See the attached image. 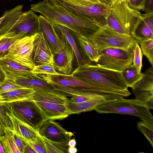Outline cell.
<instances>
[{"instance_id": "cell-45", "label": "cell", "mask_w": 153, "mask_h": 153, "mask_svg": "<svg viewBox=\"0 0 153 153\" xmlns=\"http://www.w3.org/2000/svg\"><path fill=\"white\" fill-rule=\"evenodd\" d=\"M68 145L69 147H75L76 146V142L74 138L70 139L68 141Z\"/></svg>"}, {"instance_id": "cell-8", "label": "cell", "mask_w": 153, "mask_h": 153, "mask_svg": "<svg viewBox=\"0 0 153 153\" xmlns=\"http://www.w3.org/2000/svg\"><path fill=\"white\" fill-rule=\"evenodd\" d=\"M88 39L99 51L108 48L133 49L139 42L132 36L118 33L107 25L100 27Z\"/></svg>"}, {"instance_id": "cell-27", "label": "cell", "mask_w": 153, "mask_h": 153, "mask_svg": "<svg viewBox=\"0 0 153 153\" xmlns=\"http://www.w3.org/2000/svg\"><path fill=\"white\" fill-rule=\"evenodd\" d=\"M42 137L45 142L47 153H68V150L69 147L68 142H54Z\"/></svg>"}, {"instance_id": "cell-36", "label": "cell", "mask_w": 153, "mask_h": 153, "mask_svg": "<svg viewBox=\"0 0 153 153\" xmlns=\"http://www.w3.org/2000/svg\"><path fill=\"white\" fill-rule=\"evenodd\" d=\"M13 132V136L15 144L20 153H24L25 147L27 146V143L18 134L14 131H11Z\"/></svg>"}, {"instance_id": "cell-21", "label": "cell", "mask_w": 153, "mask_h": 153, "mask_svg": "<svg viewBox=\"0 0 153 153\" xmlns=\"http://www.w3.org/2000/svg\"><path fill=\"white\" fill-rule=\"evenodd\" d=\"M6 114L10 120L14 131L24 139L33 141L39 134L33 128L18 119L9 112Z\"/></svg>"}, {"instance_id": "cell-2", "label": "cell", "mask_w": 153, "mask_h": 153, "mask_svg": "<svg viewBox=\"0 0 153 153\" xmlns=\"http://www.w3.org/2000/svg\"><path fill=\"white\" fill-rule=\"evenodd\" d=\"M71 74L82 81L111 90L131 95L121 71L90 64L78 66Z\"/></svg>"}, {"instance_id": "cell-31", "label": "cell", "mask_w": 153, "mask_h": 153, "mask_svg": "<svg viewBox=\"0 0 153 153\" xmlns=\"http://www.w3.org/2000/svg\"><path fill=\"white\" fill-rule=\"evenodd\" d=\"M35 74L45 78L47 76L58 74L54 67L48 64H42L35 66L32 71Z\"/></svg>"}, {"instance_id": "cell-7", "label": "cell", "mask_w": 153, "mask_h": 153, "mask_svg": "<svg viewBox=\"0 0 153 153\" xmlns=\"http://www.w3.org/2000/svg\"><path fill=\"white\" fill-rule=\"evenodd\" d=\"M99 113H115L139 117L141 120L153 123V117L148 108L134 99L123 98L104 103L94 110Z\"/></svg>"}, {"instance_id": "cell-1", "label": "cell", "mask_w": 153, "mask_h": 153, "mask_svg": "<svg viewBox=\"0 0 153 153\" xmlns=\"http://www.w3.org/2000/svg\"><path fill=\"white\" fill-rule=\"evenodd\" d=\"M30 6L32 11L40 13L50 22L63 25L88 38L100 29L95 22L72 13L50 0H42Z\"/></svg>"}, {"instance_id": "cell-22", "label": "cell", "mask_w": 153, "mask_h": 153, "mask_svg": "<svg viewBox=\"0 0 153 153\" xmlns=\"http://www.w3.org/2000/svg\"><path fill=\"white\" fill-rule=\"evenodd\" d=\"M0 66L4 73L11 75H24L33 71L32 69L19 64L5 56L0 58Z\"/></svg>"}, {"instance_id": "cell-30", "label": "cell", "mask_w": 153, "mask_h": 153, "mask_svg": "<svg viewBox=\"0 0 153 153\" xmlns=\"http://www.w3.org/2000/svg\"><path fill=\"white\" fill-rule=\"evenodd\" d=\"M139 44L143 54L153 67V39L139 41Z\"/></svg>"}, {"instance_id": "cell-17", "label": "cell", "mask_w": 153, "mask_h": 153, "mask_svg": "<svg viewBox=\"0 0 153 153\" xmlns=\"http://www.w3.org/2000/svg\"><path fill=\"white\" fill-rule=\"evenodd\" d=\"M59 34L63 37L65 45L61 49L53 53L54 68L60 73L65 75L71 74L73 72V62L74 53L64 37Z\"/></svg>"}, {"instance_id": "cell-20", "label": "cell", "mask_w": 153, "mask_h": 153, "mask_svg": "<svg viewBox=\"0 0 153 153\" xmlns=\"http://www.w3.org/2000/svg\"><path fill=\"white\" fill-rule=\"evenodd\" d=\"M104 98H94L80 103H76L67 99L66 106L69 115L94 110L101 105L108 102Z\"/></svg>"}, {"instance_id": "cell-35", "label": "cell", "mask_w": 153, "mask_h": 153, "mask_svg": "<svg viewBox=\"0 0 153 153\" xmlns=\"http://www.w3.org/2000/svg\"><path fill=\"white\" fill-rule=\"evenodd\" d=\"M133 51L134 52L133 64L136 67L138 72L141 73V69L142 66L143 53L138 43H137L135 45Z\"/></svg>"}, {"instance_id": "cell-18", "label": "cell", "mask_w": 153, "mask_h": 153, "mask_svg": "<svg viewBox=\"0 0 153 153\" xmlns=\"http://www.w3.org/2000/svg\"><path fill=\"white\" fill-rule=\"evenodd\" d=\"M4 74L5 76L25 88L34 90L40 89L53 91L56 89L54 85L48 80L34 74L32 71L27 74L19 76L9 75L5 73Z\"/></svg>"}, {"instance_id": "cell-26", "label": "cell", "mask_w": 153, "mask_h": 153, "mask_svg": "<svg viewBox=\"0 0 153 153\" xmlns=\"http://www.w3.org/2000/svg\"><path fill=\"white\" fill-rule=\"evenodd\" d=\"M132 36L139 41L153 39L152 32L142 19L132 34Z\"/></svg>"}, {"instance_id": "cell-15", "label": "cell", "mask_w": 153, "mask_h": 153, "mask_svg": "<svg viewBox=\"0 0 153 153\" xmlns=\"http://www.w3.org/2000/svg\"><path fill=\"white\" fill-rule=\"evenodd\" d=\"M38 133L49 140L58 143L68 142L74 136L73 133L67 131L59 123L51 120L44 122Z\"/></svg>"}, {"instance_id": "cell-6", "label": "cell", "mask_w": 153, "mask_h": 153, "mask_svg": "<svg viewBox=\"0 0 153 153\" xmlns=\"http://www.w3.org/2000/svg\"><path fill=\"white\" fill-rule=\"evenodd\" d=\"M6 112L11 114L27 124L38 133L46 120L35 102L31 99L12 102L3 104Z\"/></svg>"}, {"instance_id": "cell-48", "label": "cell", "mask_w": 153, "mask_h": 153, "mask_svg": "<svg viewBox=\"0 0 153 153\" xmlns=\"http://www.w3.org/2000/svg\"><path fill=\"white\" fill-rule=\"evenodd\" d=\"M4 18V16L3 15H2V17L0 18V24L2 20V19H3Z\"/></svg>"}, {"instance_id": "cell-43", "label": "cell", "mask_w": 153, "mask_h": 153, "mask_svg": "<svg viewBox=\"0 0 153 153\" xmlns=\"http://www.w3.org/2000/svg\"><path fill=\"white\" fill-rule=\"evenodd\" d=\"M24 153H37V152L32 147L27 144L24 148Z\"/></svg>"}, {"instance_id": "cell-11", "label": "cell", "mask_w": 153, "mask_h": 153, "mask_svg": "<svg viewBox=\"0 0 153 153\" xmlns=\"http://www.w3.org/2000/svg\"><path fill=\"white\" fill-rule=\"evenodd\" d=\"M34 36L25 37L16 41L10 47L5 56L33 70L36 66L33 59Z\"/></svg>"}, {"instance_id": "cell-46", "label": "cell", "mask_w": 153, "mask_h": 153, "mask_svg": "<svg viewBox=\"0 0 153 153\" xmlns=\"http://www.w3.org/2000/svg\"><path fill=\"white\" fill-rule=\"evenodd\" d=\"M68 151V153H76L77 151V150L75 147H69Z\"/></svg>"}, {"instance_id": "cell-33", "label": "cell", "mask_w": 153, "mask_h": 153, "mask_svg": "<svg viewBox=\"0 0 153 153\" xmlns=\"http://www.w3.org/2000/svg\"><path fill=\"white\" fill-rule=\"evenodd\" d=\"M23 88L25 87L5 76L4 80L0 85V94Z\"/></svg>"}, {"instance_id": "cell-29", "label": "cell", "mask_w": 153, "mask_h": 153, "mask_svg": "<svg viewBox=\"0 0 153 153\" xmlns=\"http://www.w3.org/2000/svg\"><path fill=\"white\" fill-rule=\"evenodd\" d=\"M24 37L22 35L13 37H2L0 38V58L5 56L10 47L16 41Z\"/></svg>"}, {"instance_id": "cell-16", "label": "cell", "mask_w": 153, "mask_h": 153, "mask_svg": "<svg viewBox=\"0 0 153 153\" xmlns=\"http://www.w3.org/2000/svg\"><path fill=\"white\" fill-rule=\"evenodd\" d=\"M39 22L38 32H42L53 53L62 48L65 45L64 39L56 32L52 23L42 15L39 16Z\"/></svg>"}, {"instance_id": "cell-49", "label": "cell", "mask_w": 153, "mask_h": 153, "mask_svg": "<svg viewBox=\"0 0 153 153\" xmlns=\"http://www.w3.org/2000/svg\"><path fill=\"white\" fill-rule=\"evenodd\" d=\"M1 125H0V130L1 129Z\"/></svg>"}, {"instance_id": "cell-23", "label": "cell", "mask_w": 153, "mask_h": 153, "mask_svg": "<svg viewBox=\"0 0 153 153\" xmlns=\"http://www.w3.org/2000/svg\"><path fill=\"white\" fill-rule=\"evenodd\" d=\"M34 90L23 88L1 94V102L3 104L12 102L31 99Z\"/></svg>"}, {"instance_id": "cell-19", "label": "cell", "mask_w": 153, "mask_h": 153, "mask_svg": "<svg viewBox=\"0 0 153 153\" xmlns=\"http://www.w3.org/2000/svg\"><path fill=\"white\" fill-rule=\"evenodd\" d=\"M51 22L56 31L64 37L71 47L76 56L78 66L84 64H90L91 61L85 54H82L78 48L74 39V32L63 25Z\"/></svg>"}, {"instance_id": "cell-14", "label": "cell", "mask_w": 153, "mask_h": 153, "mask_svg": "<svg viewBox=\"0 0 153 153\" xmlns=\"http://www.w3.org/2000/svg\"><path fill=\"white\" fill-rule=\"evenodd\" d=\"M53 54L42 32L34 36L33 59L35 66L48 64L54 67Z\"/></svg>"}, {"instance_id": "cell-5", "label": "cell", "mask_w": 153, "mask_h": 153, "mask_svg": "<svg viewBox=\"0 0 153 153\" xmlns=\"http://www.w3.org/2000/svg\"><path fill=\"white\" fill-rule=\"evenodd\" d=\"M50 0L72 13L95 22L100 27L107 25V19L111 8L108 4L102 2L79 4L68 0Z\"/></svg>"}, {"instance_id": "cell-25", "label": "cell", "mask_w": 153, "mask_h": 153, "mask_svg": "<svg viewBox=\"0 0 153 153\" xmlns=\"http://www.w3.org/2000/svg\"><path fill=\"white\" fill-rule=\"evenodd\" d=\"M123 78L128 87L132 88L142 77L134 64L129 65L121 71Z\"/></svg>"}, {"instance_id": "cell-44", "label": "cell", "mask_w": 153, "mask_h": 153, "mask_svg": "<svg viewBox=\"0 0 153 153\" xmlns=\"http://www.w3.org/2000/svg\"><path fill=\"white\" fill-rule=\"evenodd\" d=\"M5 78V75L4 72L0 66V85L3 82ZM1 94H0V97Z\"/></svg>"}, {"instance_id": "cell-28", "label": "cell", "mask_w": 153, "mask_h": 153, "mask_svg": "<svg viewBox=\"0 0 153 153\" xmlns=\"http://www.w3.org/2000/svg\"><path fill=\"white\" fill-rule=\"evenodd\" d=\"M137 126L138 130L144 135L153 148V123L141 120L137 123Z\"/></svg>"}, {"instance_id": "cell-39", "label": "cell", "mask_w": 153, "mask_h": 153, "mask_svg": "<svg viewBox=\"0 0 153 153\" xmlns=\"http://www.w3.org/2000/svg\"><path fill=\"white\" fill-rule=\"evenodd\" d=\"M69 100L72 102L76 103H80L88 100L95 98L92 97L82 95H74L71 97Z\"/></svg>"}, {"instance_id": "cell-38", "label": "cell", "mask_w": 153, "mask_h": 153, "mask_svg": "<svg viewBox=\"0 0 153 153\" xmlns=\"http://www.w3.org/2000/svg\"><path fill=\"white\" fill-rule=\"evenodd\" d=\"M142 19L153 32V12L142 15Z\"/></svg>"}, {"instance_id": "cell-34", "label": "cell", "mask_w": 153, "mask_h": 153, "mask_svg": "<svg viewBox=\"0 0 153 153\" xmlns=\"http://www.w3.org/2000/svg\"><path fill=\"white\" fill-rule=\"evenodd\" d=\"M8 153H20L15 144L13 132L5 128L4 130Z\"/></svg>"}, {"instance_id": "cell-40", "label": "cell", "mask_w": 153, "mask_h": 153, "mask_svg": "<svg viewBox=\"0 0 153 153\" xmlns=\"http://www.w3.org/2000/svg\"><path fill=\"white\" fill-rule=\"evenodd\" d=\"M0 153H8L5 135L0 136Z\"/></svg>"}, {"instance_id": "cell-47", "label": "cell", "mask_w": 153, "mask_h": 153, "mask_svg": "<svg viewBox=\"0 0 153 153\" xmlns=\"http://www.w3.org/2000/svg\"><path fill=\"white\" fill-rule=\"evenodd\" d=\"M115 0H102V1L111 6L112 3Z\"/></svg>"}, {"instance_id": "cell-13", "label": "cell", "mask_w": 153, "mask_h": 153, "mask_svg": "<svg viewBox=\"0 0 153 153\" xmlns=\"http://www.w3.org/2000/svg\"><path fill=\"white\" fill-rule=\"evenodd\" d=\"M137 102L146 106L149 109L153 108V67L148 69L142 78L132 88Z\"/></svg>"}, {"instance_id": "cell-12", "label": "cell", "mask_w": 153, "mask_h": 153, "mask_svg": "<svg viewBox=\"0 0 153 153\" xmlns=\"http://www.w3.org/2000/svg\"><path fill=\"white\" fill-rule=\"evenodd\" d=\"M39 27V16L29 10L23 12L19 19L3 33L1 38L18 35L23 37L34 35L38 32Z\"/></svg>"}, {"instance_id": "cell-9", "label": "cell", "mask_w": 153, "mask_h": 153, "mask_svg": "<svg viewBox=\"0 0 153 153\" xmlns=\"http://www.w3.org/2000/svg\"><path fill=\"white\" fill-rule=\"evenodd\" d=\"M99 51L100 56L96 63L102 67L122 71L133 63V49L108 48Z\"/></svg>"}, {"instance_id": "cell-41", "label": "cell", "mask_w": 153, "mask_h": 153, "mask_svg": "<svg viewBox=\"0 0 153 153\" xmlns=\"http://www.w3.org/2000/svg\"><path fill=\"white\" fill-rule=\"evenodd\" d=\"M142 10L146 13L153 12V0H145L144 7Z\"/></svg>"}, {"instance_id": "cell-4", "label": "cell", "mask_w": 153, "mask_h": 153, "mask_svg": "<svg viewBox=\"0 0 153 153\" xmlns=\"http://www.w3.org/2000/svg\"><path fill=\"white\" fill-rule=\"evenodd\" d=\"M66 97L54 90L34 89L31 99L38 105L46 120H62L69 114L66 106Z\"/></svg>"}, {"instance_id": "cell-42", "label": "cell", "mask_w": 153, "mask_h": 153, "mask_svg": "<svg viewBox=\"0 0 153 153\" xmlns=\"http://www.w3.org/2000/svg\"><path fill=\"white\" fill-rule=\"evenodd\" d=\"M73 2L82 4L88 3H98L102 1V0H68Z\"/></svg>"}, {"instance_id": "cell-37", "label": "cell", "mask_w": 153, "mask_h": 153, "mask_svg": "<svg viewBox=\"0 0 153 153\" xmlns=\"http://www.w3.org/2000/svg\"><path fill=\"white\" fill-rule=\"evenodd\" d=\"M126 1L132 8L138 10H142L144 7L145 0H123Z\"/></svg>"}, {"instance_id": "cell-10", "label": "cell", "mask_w": 153, "mask_h": 153, "mask_svg": "<svg viewBox=\"0 0 153 153\" xmlns=\"http://www.w3.org/2000/svg\"><path fill=\"white\" fill-rule=\"evenodd\" d=\"M45 78L53 85H59L71 90L95 92L112 97L118 94L117 91L84 82L71 74L65 75L59 73L57 74L47 76Z\"/></svg>"}, {"instance_id": "cell-3", "label": "cell", "mask_w": 153, "mask_h": 153, "mask_svg": "<svg viewBox=\"0 0 153 153\" xmlns=\"http://www.w3.org/2000/svg\"><path fill=\"white\" fill-rule=\"evenodd\" d=\"M111 8L107 19V25L118 33L132 36L142 19L140 12L130 7L125 0H115Z\"/></svg>"}, {"instance_id": "cell-32", "label": "cell", "mask_w": 153, "mask_h": 153, "mask_svg": "<svg viewBox=\"0 0 153 153\" xmlns=\"http://www.w3.org/2000/svg\"><path fill=\"white\" fill-rule=\"evenodd\" d=\"M23 139L27 144L32 147L37 153H47L45 142L43 137L39 134L36 138L33 141Z\"/></svg>"}, {"instance_id": "cell-24", "label": "cell", "mask_w": 153, "mask_h": 153, "mask_svg": "<svg viewBox=\"0 0 153 153\" xmlns=\"http://www.w3.org/2000/svg\"><path fill=\"white\" fill-rule=\"evenodd\" d=\"M74 33L75 36L83 52L91 61L96 62L100 56L99 51L88 38L75 32Z\"/></svg>"}]
</instances>
